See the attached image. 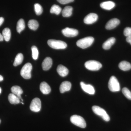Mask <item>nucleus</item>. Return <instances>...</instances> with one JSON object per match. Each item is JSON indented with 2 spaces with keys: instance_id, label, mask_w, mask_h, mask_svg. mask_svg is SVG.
Instances as JSON below:
<instances>
[{
  "instance_id": "f257e3e1",
  "label": "nucleus",
  "mask_w": 131,
  "mask_h": 131,
  "mask_svg": "<svg viewBox=\"0 0 131 131\" xmlns=\"http://www.w3.org/2000/svg\"><path fill=\"white\" fill-rule=\"evenodd\" d=\"M94 41V38L93 37H86L78 40L77 45L82 49H86L90 46Z\"/></svg>"
},
{
  "instance_id": "f03ea898",
  "label": "nucleus",
  "mask_w": 131,
  "mask_h": 131,
  "mask_svg": "<svg viewBox=\"0 0 131 131\" xmlns=\"http://www.w3.org/2000/svg\"><path fill=\"white\" fill-rule=\"evenodd\" d=\"M47 44L50 47L55 49H65L67 47V44L61 40L50 39L47 41Z\"/></svg>"
},
{
  "instance_id": "7ed1b4c3",
  "label": "nucleus",
  "mask_w": 131,
  "mask_h": 131,
  "mask_svg": "<svg viewBox=\"0 0 131 131\" xmlns=\"http://www.w3.org/2000/svg\"><path fill=\"white\" fill-rule=\"evenodd\" d=\"M92 110L94 113L100 116L105 121L108 122L110 120V117L103 108L98 106H94L92 107Z\"/></svg>"
},
{
  "instance_id": "20e7f679",
  "label": "nucleus",
  "mask_w": 131,
  "mask_h": 131,
  "mask_svg": "<svg viewBox=\"0 0 131 131\" xmlns=\"http://www.w3.org/2000/svg\"><path fill=\"white\" fill-rule=\"evenodd\" d=\"M71 123L77 126L82 128H84L86 126V121L83 117L79 115H73L70 118Z\"/></svg>"
},
{
  "instance_id": "39448f33",
  "label": "nucleus",
  "mask_w": 131,
  "mask_h": 131,
  "mask_svg": "<svg viewBox=\"0 0 131 131\" xmlns=\"http://www.w3.org/2000/svg\"><path fill=\"white\" fill-rule=\"evenodd\" d=\"M108 87L110 91L112 92H118L120 90L119 82L114 76L110 78L108 83Z\"/></svg>"
},
{
  "instance_id": "423d86ee",
  "label": "nucleus",
  "mask_w": 131,
  "mask_h": 131,
  "mask_svg": "<svg viewBox=\"0 0 131 131\" xmlns=\"http://www.w3.org/2000/svg\"><path fill=\"white\" fill-rule=\"evenodd\" d=\"M32 69V66L30 63H26L22 67L20 71V75L25 79H29L31 77V71Z\"/></svg>"
},
{
  "instance_id": "0eeeda50",
  "label": "nucleus",
  "mask_w": 131,
  "mask_h": 131,
  "mask_svg": "<svg viewBox=\"0 0 131 131\" xmlns=\"http://www.w3.org/2000/svg\"><path fill=\"white\" fill-rule=\"evenodd\" d=\"M84 66L87 69L91 71H98L102 67V65L100 62L94 60L87 61Z\"/></svg>"
},
{
  "instance_id": "6e6552de",
  "label": "nucleus",
  "mask_w": 131,
  "mask_h": 131,
  "mask_svg": "<svg viewBox=\"0 0 131 131\" xmlns=\"http://www.w3.org/2000/svg\"><path fill=\"white\" fill-rule=\"evenodd\" d=\"M30 107L32 112H39L41 108V102L40 99L37 98H34L31 102Z\"/></svg>"
},
{
  "instance_id": "1a4fd4ad",
  "label": "nucleus",
  "mask_w": 131,
  "mask_h": 131,
  "mask_svg": "<svg viewBox=\"0 0 131 131\" xmlns=\"http://www.w3.org/2000/svg\"><path fill=\"white\" fill-rule=\"evenodd\" d=\"M62 32L64 36L68 37H74L78 34V30L69 27H66L62 30Z\"/></svg>"
},
{
  "instance_id": "9d476101",
  "label": "nucleus",
  "mask_w": 131,
  "mask_h": 131,
  "mask_svg": "<svg viewBox=\"0 0 131 131\" xmlns=\"http://www.w3.org/2000/svg\"><path fill=\"white\" fill-rule=\"evenodd\" d=\"M98 18V16L96 14H89L85 16L84 19V22L85 24L90 25L93 24L97 21Z\"/></svg>"
},
{
  "instance_id": "9b49d317",
  "label": "nucleus",
  "mask_w": 131,
  "mask_h": 131,
  "mask_svg": "<svg viewBox=\"0 0 131 131\" xmlns=\"http://www.w3.org/2000/svg\"><path fill=\"white\" fill-rule=\"evenodd\" d=\"M80 85L82 89L87 93L90 95H93L95 94V91L94 87L92 85L85 84L82 82L80 83Z\"/></svg>"
},
{
  "instance_id": "f8f14e48",
  "label": "nucleus",
  "mask_w": 131,
  "mask_h": 131,
  "mask_svg": "<svg viewBox=\"0 0 131 131\" xmlns=\"http://www.w3.org/2000/svg\"><path fill=\"white\" fill-rule=\"evenodd\" d=\"M120 24V21L118 19L113 18L109 20L105 26V28L107 30H112Z\"/></svg>"
},
{
  "instance_id": "ddd939ff",
  "label": "nucleus",
  "mask_w": 131,
  "mask_h": 131,
  "mask_svg": "<svg viewBox=\"0 0 131 131\" xmlns=\"http://www.w3.org/2000/svg\"><path fill=\"white\" fill-rule=\"evenodd\" d=\"M52 64V59L50 57L45 58L42 63V68L45 71L49 70L51 68Z\"/></svg>"
},
{
  "instance_id": "4468645a",
  "label": "nucleus",
  "mask_w": 131,
  "mask_h": 131,
  "mask_svg": "<svg viewBox=\"0 0 131 131\" xmlns=\"http://www.w3.org/2000/svg\"><path fill=\"white\" fill-rule=\"evenodd\" d=\"M71 87V83L70 82L64 81L60 85V92L62 93H63L66 91H70Z\"/></svg>"
},
{
  "instance_id": "2eb2a0df",
  "label": "nucleus",
  "mask_w": 131,
  "mask_h": 131,
  "mask_svg": "<svg viewBox=\"0 0 131 131\" xmlns=\"http://www.w3.org/2000/svg\"><path fill=\"white\" fill-rule=\"evenodd\" d=\"M40 91L43 94H48L51 91L50 87L47 83L45 82H42L40 85Z\"/></svg>"
},
{
  "instance_id": "dca6fc26",
  "label": "nucleus",
  "mask_w": 131,
  "mask_h": 131,
  "mask_svg": "<svg viewBox=\"0 0 131 131\" xmlns=\"http://www.w3.org/2000/svg\"><path fill=\"white\" fill-rule=\"evenodd\" d=\"M57 71L59 74L62 77L67 76L69 72V70L66 67L61 64H60L58 66Z\"/></svg>"
},
{
  "instance_id": "f3484780",
  "label": "nucleus",
  "mask_w": 131,
  "mask_h": 131,
  "mask_svg": "<svg viewBox=\"0 0 131 131\" xmlns=\"http://www.w3.org/2000/svg\"><path fill=\"white\" fill-rule=\"evenodd\" d=\"M115 6L114 3L110 1L102 3L100 4L101 7L106 10H111Z\"/></svg>"
},
{
  "instance_id": "a211bd4d",
  "label": "nucleus",
  "mask_w": 131,
  "mask_h": 131,
  "mask_svg": "<svg viewBox=\"0 0 131 131\" xmlns=\"http://www.w3.org/2000/svg\"><path fill=\"white\" fill-rule=\"evenodd\" d=\"M11 91L13 94L18 97L20 100H21V95L23 93V90L20 87L18 86H14L12 87Z\"/></svg>"
},
{
  "instance_id": "6ab92c4d",
  "label": "nucleus",
  "mask_w": 131,
  "mask_h": 131,
  "mask_svg": "<svg viewBox=\"0 0 131 131\" xmlns=\"http://www.w3.org/2000/svg\"><path fill=\"white\" fill-rule=\"evenodd\" d=\"M115 42V39L114 38H110L103 43L102 47L105 50H108L114 44Z\"/></svg>"
},
{
  "instance_id": "aec40b11",
  "label": "nucleus",
  "mask_w": 131,
  "mask_h": 131,
  "mask_svg": "<svg viewBox=\"0 0 131 131\" xmlns=\"http://www.w3.org/2000/svg\"><path fill=\"white\" fill-rule=\"evenodd\" d=\"M119 68L121 70L126 71L130 70L131 69V64L130 63L126 61L121 62L119 64Z\"/></svg>"
},
{
  "instance_id": "412c9836",
  "label": "nucleus",
  "mask_w": 131,
  "mask_h": 131,
  "mask_svg": "<svg viewBox=\"0 0 131 131\" xmlns=\"http://www.w3.org/2000/svg\"><path fill=\"white\" fill-rule=\"evenodd\" d=\"M73 8L70 6L65 7L62 11V15L64 17H70L72 15Z\"/></svg>"
},
{
  "instance_id": "4be33fe9",
  "label": "nucleus",
  "mask_w": 131,
  "mask_h": 131,
  "mask_svg": "<svg viewBox=\"0 0 131 131\" xmlns=\"http://www.w3.org/2000/svg\"><path fill=\"white\" fill-rule=\"evenodd\" d=\"M8 100L10 103L12 104H18L20 102V99L13 93L9 94Z\"/></svg>"
},
{
  "instance_id": "5701e85b",
  "label": "nucleus",
  "mask_w": 131,
  "mask_h": 131,
  "mask_svg": "<svg viewBox=\"0 0 131 131\" xmlns=\"http://www.w3.org/2000/svg\"><path fill=\"white\" fill-rule=\"evenodd\" d=\"M25 28V24L23 19H20L17 22L16 30L19 33H20Z\"/></svg>"
},
{
  "instance_id": "b1692460",
  "label": "nucleus",
  "mask_w": 131,
  "mask_h": 131,
  "mask_svg": "<svg viewBox=\"0 0 131 131\" xmlns=\"http://www.w3.org/2000/svg\"><path fill=\"white\" fill-rule=\"evenodd\" d=\"M2 35L5 40L7 42L9 41L11 37V31L10 29L8 28L4 29L2 31Z\"/></svg>"
},
{
  "instance_id": "393cba45",
  "label": "nucleus",
  "mask_w": 131,
  "mask_h": 131,
  "mask_svg": "<svg viewBox=\"0 0 131 131\" xmlns=\"http://www.w3.org/2000/svg\"><path fill=\"white\" fill-rule=\"evenodd\" d=\"M28 27L33 30H36L39 27V24L35 20H30L28 21Z\"/></svg>"
},
{
  "instance_id": "a878e982",
  "label": "nucleus",
  "mask_w": 131,
  "mask_h": 131,
  "mask_svg": "<svg viewBox=\"0 0 131 131\" xmlns=\"http://www.w3.org/2000/svg\"><path fill=\"white\" fill-rule=\"evenodd\" d=\"M24 60V56L21 53H19L16 55L13 65L14 66H17L22 63Z\"/></svg>"
},
{
  "instance_id": "bb28decb",
  "label": "nucleus",
  "mask_w": 131,
  "mask_h": 131,
  "mask_svg": "<svg viewBox=\"0 0 131 131\" xmlns=\"http://www.w3.org/2000/svg\"><path fill=\"white\" fill-rule=\"evenodd\" d=\"M62 11V8L57 5H54L51 7L50 10L51 13L55 14L58 15L60 14Z\"/></svg>"
},
{
  "instance_id": "cd10ccee",
  "label": "nucleus",
  "mask_w": 131,
  "mask_h": 131,
  "mask_svg": "<svg viewBox=\"0 0 131 131\" xmlns=\"http://www.w3.org/2000/svg\"><path fill=\"white\" fill-rule=\"evenodd\" d=\"M34 9L35 13L38 15H40L43 12V9L41 5L38 3H36L34 5Z\"/></svg>"
},
{
  "instance_id": "c85d7f7f",
  "label": "nucleus",
  "mask_w": 131,
  "mask_h": 131,
  "mask_svg": "<svg viewBox=\"0 0 131 131\" xmlns=\"http://www.w3.org/2000/svg\"><path fill=\"white\" fill-rule=\"evenodd\" d=\"M32 51V57L35 60L37 59L38 57L39 52L37 48L34 46L31 47Z\"/></svg>"
},
{
  "instance_id": "c756f323",
  "label": "nucleus",
  "mask_w": 131,
  "mask_h": 131,
  "mask_svg": "<svg viewBox=\"0 0 131 131\" xmlns=\"http://www.w3.org/2000/svg\"><path fill=\"white\" fill-rule=\"evenodd\" d=\"M122 92L126 98L131 100V92L128 89L124 88L122 90Z\"/></svg>"
},
{
  "instance_id": "7c9ffc66",
  "label": "nucleus",
  "mask_w": 131,
  "mask_h": 131,
  "mask_svg": "<svg viewBox=\"0 0 131 131\" xmlns=\"http://www.w3.org/2000/svg\"><path fill=\"white\" fill-rule=\"evenodd\" d=\"M124 35L127 37L131 35V27H127L125 28L124 32Z\"/></svg>"
},
{
  "instance_id": "2f4dec72",
  "label": "nucleus",
  "mask_w": 131,
  "mask_h": 131,
  "mask_svg": "<svg viewBox=\"0 0 131 131\" xmlns=\"http://www.w3.org/2000/svg\"><path fill=\"white\" fill-rule=\"evenodd\" d=\"M57 1L59 3L62 5L68 4L74 2V0H57Z\"/></svg>"
},
{
  "instance_id": "473e14b6",
  "label": "nucleus",
  "mask_w": 131,
  "mask_h": 131,
  "mask_svg": "<svg viewBox=\"0 0 131 131\" xmlns=\"http://www.w3.org/2000/svg\"><path fill=\"white\" fill-rule=\"evenodd\" d=\"M126 40L127 42L128 43H130V44L131 45V35L127 37Z\"/></svg>"
},
{
  "instance_id": "72a5a7b5",
  "label": "nucleus",
  "mask_w": 131,
  "mask_h": 131,
  "mask_svg": "<svg viewBox=\"0 0 131 131\" xmlns=\"http://www.w3.org/2000/svg\"><path fill=\"white\" fill-rule=\"evenodd\" d=\"M4 21V19L3 17H0V26L3 23Z\"/></svg>"
},
{
  "instance_id": "f704fd0d",
  "label": "nucleus",
  "mask_w": 131,
  "mask_h": 131,
  "mask_svg": "<svg viewBox=\"0 0 131 131\" xmlns=\"http://www.w3.org/2000/svg\"><path fill=\"white\" fill-rule=\"evenodd\" d=\"M4 40V38L3 37V36L2 34L0 33V41H3Z\"/></svg>"
},
{
  "instance_id": "c9c22d12",
  "label": "nucleus",
  "mask_w": 131,
  "mask_h": 131,
  "mask_svg": "<svg viewBox=\"0 0 131 131\" xmlns=\"http://www.w3.org/2000/svg\"><path fill=\"white\" fill-rule=\"evenodd\" d=\"M3 77L1 75H0V82L2 81H3Z\"/></svg>"
},
{
  "instance_id": "e433bc0d",
  "label": "nucleus",
  "mask_w": 131,
  "mask_h": 131,
  "mask_svg": "<svg viewBox=\"0 0 131 131\" xmlns=\"http://www.w3.org/2000/svg\"><path fill=\"white\" fill-rule=\"evenodd\" d=\"M2 92V89L1 88H0V94H1V93Z\"/></svg>"
},
{
  "instance_id": "4c0bfd02",
  "label": "nucleus",
  "mask_w": 131,
  "mask_h": 131,
  "mask_svg": "<svg viewBox=\"0 0 131 131\" xmlns=\"http://www.w3.org/2000/svg\"><path fill=\"white\" fill-rule=\"evenodd\" d=\"M0 122H1V120H0Z\"/></svg>"
}]
</instances>
